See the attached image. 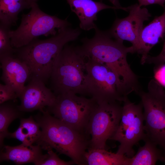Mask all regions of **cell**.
<instances>
[{
	"mask_svg": "<svg viewBox=\"0 0 165 165\" xmlns=\"http://www.w3.org/2000/svg\"><path fill=\"white\" fill-rule=\"evenodd\" d=\"M94 29L93 37L82 39V45L79 46L82 53L86 58L103 64L110 68L129 94L132 92L138 94L141 88L137 76L127 60L128 53H136L133 46H124L123 42L114 39L107 31L101 30L97 26Z\"/></svg>",
	"mask_w": 165,
	"mask_h": 165,
	"instance_id": "6da1fadb",
	"label": "cell"
},
{
	"mask_svg": "<svg viewBox=\"0 0 165 165\" xmlns=\"http://www.w3.org/2000/svg\"><path fill=\"white\" fill-rule=\"evenodd\" d=\"M35 119L41 129L36 143L42 149H54L68 156L75 164L85 165L84 156L90 141L86 134L52 116L46 109L40 111Z\"/></svg>",
	"mask_w": 165,
	"mask_h": 165,
	"instance_id": "7a4b0ae2",
	"label": "cell"
},
{
	"mask_svg": "<svg viewBox=\"0 0 165 165\" xmlns=\"http://www.w3.org/2000/svg\"><path fill=\"white\" fill-rule=\"evenodd\" d=\"M81 33L78 28L67 27L45 40L35 39L27 45L15 49V55L24 62L30 71L31 77L45 83L50 77L56 59L64 46L77 39Z\"/></svg>",
	"mask_w": 165,
	"mask_h": 165,
	"instance_id": "3957f363",
	"label": "cell"
},
{
	"mask_svg": "<svg viewBox=\"0 0 165 165\" xmlns=\"http://www.w3.org/2000/svg\"><path fill=\"white\" fill-rule=\"evenodd\" d=\"M86 60L79 46H64L56 59L50 78L55 95L68 93L86 95Z\"/></svg>",
	"mask_w": 165,
	"mask_h": 165,
	"instance_id": "277c9868",
	"label": "cell"
},
{
	"mask_svg": "<svg viewBox=\"0 0 165 165\" xmlns=\"http://www.w3.org/2000/svg\"><path fill=\"white\" fill-rule=\"evenodd\" d=\"M31 8L28 13L22 15L19 27L9 31L11 45L14 48L25 46L41 35H54L57 32V29L71 25L67 19L62 20L43 12L37 3L31 4Z\"/></svg>",
	"mask_w": 165,
	"mask_h": 165,
	"instance_id": "5b68a950",
	"label": "cell"
},
{
	"mask_svg": "<svg viewBox=\"0 0 165 165\" xmlns=\"http://www.w3.org/2000/svg\"><path fill=\"white\" fill-rule=\"evenodd\" d=\"M144 109L145 138L165 151V90L156 80L149 82L146 92L138 94Z\"/></svg>",
	"mask_w": 165,
	"mask_h": 165,
	"instance_id": "8992f818",
	"label": "cell"
},
{
	"mask_svg": "<svg viewBox=\"0 0 165 165\" xmlns=\"http://www.w3.org/2000/svg\"><path fill=\"white\" fill-rule=\"evenodd\" d=\"M85 81L86 95L98 101L123 103L128 95L116 74L105 64L86 58Z\"/></svg>",
	"mask_w": 165,
	"mask_h": 165,
	"instance_id": "52a82bcc",
	"label": "cell"
},
{
	"mask_svg": "<svg viewBox=\"0 0 165 165\" xmlns=\"http://www.w3.org/2000/svg\"><path fill=\"white\" fill-rule=\"evenodd\" d=\"M55 100L46 110L50 114L77 131L86 134L91 115L98 102L68 93L56 95Z\"/></svg>",
	"mask_w": 165,
	"mask_h": 165,
	"instance_id": "ba28073f",
	"label": "cell"
},
{
	"mask_svg": "<svg viewBox=\"0 0 165 165\" xmlns=\"http://www.w3.org/2000/svg\"><path fill=\"white\" fill-rule=\"evenodd\" d=\"M86 129L90 138L88 149H106V142L116 133L122 114V103L118 101H98Z\"/></svg>",
	"mask_w": 165,
	"mask_h": 165,
	"instance_id": "9c48e42d",
	"label": "cell"
},
{
	"mask_svg": "<svg viewBox=\"0 0 165 165\" xmlns=\"http://www.w3.org/2000/svg\"><path fill=\"white\" fill-rule=\"evenodd\" d=\"M123 103L119 125L110 140L120 144L116 153L131 158L135 154L134 146L145 138L143 107L141 102L136 104L131 102L127 97Z\"/></svg>",
	"mask_w": 165,
	"mask_h": 165,
	"instance_id": "30bf717a",
	"label": "cell"
},
{
	"mask_svg": "<svg viewBox=\"0 0 165 165\" xmlns=\"http://www.w3.org/2000/svg\"><path fill=\"white\" fill-rule=\"evenodd\" d=\"M127 8L128 15L123 18L116 19L111 28L107 31L112 38L117 40L130 42L136 53H137L139 38L144 22L149 20L151 15L146 8H141L137 3Z\"/></svg>",
	"mask_w": 165,
	"mask_h": 165,
	"instance_id": "8fae6325",
	"label": "cell"
},
{
	"mask_svg": "<svg viewBox=\"0 0 165 165\" xmlns=\"http://www.w3.org/2000/svg\"><path fill=\"white\" fill-rule=\"evenodd\" d=\"M30 79L19 97L20 103L18 108L24 112L37 110L42 112L53 104L56 96L42 80L34 77Z\"/></svg>",
	"mask_w": 165,
	"mask_h": 165,
	"instance_id": "7c38bea8",
	"label": "cell"
},
{
	"mask_svg": "<svg viewBox=\"0 0 165 165\" xmlns=\"http://www.w3.org/2000/svg\"><path fill=\"white\" fill-rule=\"evenodd\" d=\"M0 61L2 70L1 80L12 87L19 98L25 83L31 77L28 67L14 54L0 56Z\"/></svg>",
	"mask_w": 165,
	"mask_h": 165,
	"instance_id": "4fadbf2b",
	"label": "cell"
},
{
	"mask_svg": "<svg viewBox=\"0 0 165 165\" xmlns=\"http://www.w3.org/2000/svg\"><path fill=\"white\" fill-rule=\"evenodd\" d=\"M72 11L78 17L80 28L85 31L94 29L97 25L94 22L97 20L98 13L103 9H121L127 11V7H117L105 4L101 1L93 0H66Z\"/></svg>",
	"mask_w": 165,
	"mask_h": 165,
	"instance_id": "5bb4252c",
	"label": "cell"
},
{
	"mask_svg": "<svg viewBox=\"0 0 165 165\" xmlns=\"http://www.w3.org/2000/svg\"><path fill=\"white\" fill-rule=\"evenodd\" d=\"M42 149L37 144L26 145L22 143L15 146L4 145L1 149L0 161H12L17 165L33 163L39 165L48 156L47 154H43Z\"/></svg>",
	"mask_w": 165,
	"mask_h": 165,
	"instance_id": "9a60e30c",
	"label": "cell"
},
{
	"mask_svg": "<svg viewBox=\"0 0 165 165\" xmlns=\"http://www.w3.org/2000/svg\"><path fill=\"white\" fill-rule=\"evenodd\" d=\"M165 37V9L161 15L156 16L142 28L139 38V47L137 53L141 55V62L145 63L151 49Z\"/></svg>",
	"mask_w": 165,
	"mask_h": 165,
	"instance_id": "2e32d148",
	"label": "cell"
},
{
	"mask_svg": "<svg viewBox=\"0 0 165 165\" xmlns=\"http://www.w3.org/2000/svg\"><path fill=\"white\" fill-rule=\"evenodd\" d=\"M128 157L104 149H88L84 156L85 165H127Z\"/></svg>",
	"mask_w": 165,
	"mask_h": 165,
	"instance_id": "e0dca14e",
	"label": "cell"
},
{
	"mask_svg": "<svg viewBox=\"0 0 165 165\" xmlns=\"http://www.w3.org/2000/svg\"><path fill=\"white\" fill-rule=\"evenodd\" d=\"M144 141L145 144L139 148L136 154L128 157L127 165H154L158 160L163 162V150L149 140Z\"/></svg>",
	"mask_w": 165,
	"mask_h": 165,
	"instance_id": "ac0fdd59",
	"label": "cell"
},
{
	"mask_svg": "<svg viewBox=\"0 0 165 165\" xmlns=\"http://www.w3.org/2000/svg\"><path fill=\"white\" fill-rule=\"evenodd\" d=\"M31 8L26 0H0V23L10 27L16 24L19 13Z\"/></svg>",
	"mask_w": 165,
	"mask_h": 165,
	"instance_id": "d6986e66",
	"label": "cell"
},
{
	"mask_svg": "<svg viewBox=\"0 0 165 165\" xmlns=\"http://www.w3.org/2000/svg\"><path fill=\"white\" fill-rule=\"evenodd\" d=\"M13 100L6 102L0 105V146L4 145L5 138L9 132L8 128L10 123L16 119L20 117L24 112L20 111L18 105Z\"/></svg>",
	"mask_w": 165,
	"mask_h": 165,
	"instance_id": "ffe728a7",
	"label": "cell"
},
{
	"mask_svg": "<svg viewBox=\"0 0 165 165\" xmlns=\"http://www.w3.org/2000/svg\"><path fill=\"white\" fill-rule=\"evenodd\" d=\"M20 125L27 135L30 144H33L36 142L40 136L41 130L39 124L32 116L21 119Z\"/></svg>",
	"mask_w": 165,
	"mask_h": 165,
	"instance_id": "44dd1931",
	"label": "cell"
},
{
	"mask_svg": "<svg viewBox=\"0 0 165 165\" xmlns=\"http://www.w3.org/2000/svg\"><path fill=\"white\" fill-rule=\"evenodd\" d=\"M10 27L0 23V56L14 54L15 49L11 44Z\"/></svg>",
	"mask_w": 165,
	"mask_h": 165,
	"instance_id": "7402d4cb",
	"label": "cell"
},
{
	"mask_svg": "<svg viewBox=\"0 0 165 165\" xmlns=\"http://www.w3.org/2000/svg\"><path fill=\"white\" fill-rule=\"evenodd\" d=\"M47 157L41 161L39 165H72L75 164L72 160L67 161L59 158L52 149L48 151Z\"/></svg>",
	"mask_w": 165,
	"mask_h": 165,
	"instance_id": "603a6c76",
	"label": "cell"
},
{
	"mask_svg": "<svg viewBox=\"0 0 165 165\" xmlns=\"http://www.w3.org/2000/svg\"><path fill=\"white\" fill-rule=\"evenodd\" d=\"M18 97L17 94L12 87L0 84V105L8 101H14Z\"/></svg>",
	"mask_w": 165,
	"mask_h": 165,
	"instance_id": "cb8c5ba5",
	"label": "cell"
},
{
	"mask_svg": "<svg viewBox=\"0 0 165 165\" xmlns=\"http://www.w3.org/2000/svg\"><path fill=\"white\" fill-rule=\"evenodd\" d=\"M8 138H15L26 145H31L27 135L24 132L23 127L20 125L18 129L14 132L9 133Z\"/></svg>",
	"mask_w": 165,
	"mask_h": 165,
	"instance_id": "d4e9b609",
	"label": "cell"
},
{
	"mask_svg": "<svg viewBox=\"0 0 165 165\" xmlns=\"http://www.w3.org/2000/svg\"><path fill=\"white\" fill-rule=\"evenodd\" d=\"M165 63V41L160 53L157 56L151 57L148 56L145 63L154 64L157 67L160 66Z\"/></svg>",
	"mask_w": 165,
	"mask_h": 165,
	"instance_id": "484cf974",
	"label": "cell"
},
{
	"mask_svg": "<svg viewBox=\"0 0 165 165\" xmlns=\"http://www.w3.org/2000/svg\"><path fill=\"white\" fill-rule=\"evenodd\" d=\"M154 70L155 80L161 85L165 86V64L157 67Z\"/></svg>",
	"mask_w": 165,
	"mask_h": 165,
	"instance_id": "4316f807",
	"label": "cell"
},
{
	"mask_svg": "<svg viewBox=\"0 0 165 165\" xmlns=\"http://www.w3.org/2000/svg\"><path fill=\"white\" fill-rule=\"evenodd\" d=\"M140 6L150 5L157 4L164 7L165 0H138Z\"/></svg>",
	"mask_w": 165,
	"mask_h": 165,
	"instance_id": "83f0119b",
	"label": "cell"
},
{
	"mask_svg": "<svg viewBox=\"0 0 165 165\" xmlns=\"http://www.w3.org/2000/svg\"><path fill=\"white\" fill-rule=\"evenodd\" d=\"M101 1L102 0H100ZM109 0L114 6L121 7L122 6L120 5L119 0Z\"/></svg>",
	"mask_w": 165,
	"mask_h": 165,
	"instance_id": "f1b7e54d",
	"label": "cell"
},
{
	"mask_svg": "<svg viewBox=\"0 0 165 165\" xmlns=\"http://www.w3.org/2000/svg\"><path fill=\"white\" fill-rule=\"evenodd\" d=\"M27 2L31 6V4L33 3H36L38 0H26Z\"/></svg>",
	"mask_w": 165,
	"mask_h": 165,
	"instance_id": "f546056e",
	"label": "cell"
},
{
	"mask_svg": "<svg viewBox=\"0 0 165 165\" xmlns=\"http://www.w3.org/2000/svg\"><path fill=\"white\" fill-rule=\"evenodd\" d=\"M163 162L165 164V151H163Z\"/></svg>",
	"mask_w": 165,
	"mask_h": 165,
	"instance_id": "4dcf8cb0",
	"label": "cell"
}]
</instances>
